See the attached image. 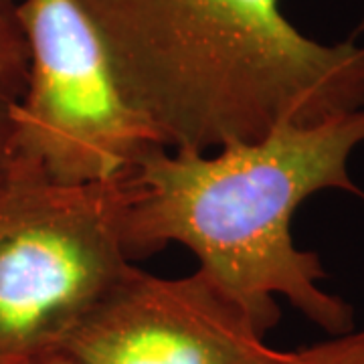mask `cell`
Returning <instances> with one entry per match:
<instances>
[{
    "label": "cell",
    "mask_w": 364,
    "mask_h": 364,
    "mask_svg": "<svg viewBox=\"0 0 364 364\" xmlns=\"http://www.w3.org/2000/svg\"><path fill=\"white\" fill-rule=\"evenodd\" d=\"M124 178L55 184L13 166L0 184V364L61 348L132 265Z\"/></svg>",
    "instance_id": "3"
},
{
    "label": "cell",
    "mask_w": 364,
    "mask_h": 364,
    "mask_svg": "<svg viewBox=\"0 0 364 364\" xmlns=\"http://www.w3.org/2000/svg\"><path fill=\"white\" fill-rule=\"evenodd\" d=\"M18 4L0 0V184L13 166L14 117L28 83V45Z\"/></svg>",
    "instance_id": "6"
},
{
    "label": "cell",
    "mask_w": 364,
    "mask_h": 364,
    "mask_svg": "<svg viewBox=\"0 0 364 364\" xmlns=\"http://www.w3.org/2000/svg\"><path fill=\"white\" fill-rule=\"evenodd\" d=\"M286 364H364V328L286 352Z\"/></svg>",
    "instance_id": "7"
},
{
    "label": "cell",
    "mask_w": 364,
    "mask_h": 364,
    "mask_svg": "<svg viewBox=\"0 0 364 364\" xmlns=\"http://www.w3.org/2000/svg\"><path fill=\"white\" fill-rule=\"evenodd\" d=\"M26 364H81L73 356V354H69L67 350L63 348H55V350H49V352H43L39 354L37 358H33L31 363Z\"/></svg>",
    "instance_id": "8"
},
{
    "label": "cell",
    "mask_w": 364,
    "mask_h": 364,
    "mask_svg": "<svg viewBox=\"0 0 364 364\" xmlns=\"http://www.w3.org/2000/svg\"><path fill=\"white\" fill-rule=\"evenodd\" d=\"M126 104L207 154L364 109V45L306 37L279 0H75Z\"/></svg>",
    "instance_id": "1"
},
{
    "label": "cell",
    "mask_w": 364,
    "mask_h": 364,
    "mask_svg": "<svg viewBox=\"0 0 364 364\" xmlns=\"http://www.w3.org/2000/svg\"><path fill=\"white\" fill-rule=\"evenodd\" d=\"M360 28H364V21H363V26H360Z\"/></svg>",
    "instance_id": "9"
},
{
    "label": "cell",
    "mask_w": 364,
    "mask_h": 364,
    "mask_svg": "<svg viewBox=\"0 0 364 364\" xmlns=\"http://www.w3.org/2000/svg\"><path fill=\"white\" fill-rule=\"evenodd\" d=\"M61 348L81 364H286L203 269L166 279L130 265Z\"/></svg>",
    "instance_id": "5"
},
{
    "label": "cell",
    "mask_w": 364,
    "mask_h": 364,
    "mask_svg": "<svg viewBox=\"0 0 364 364\" xmlns=\"http://www.w3.org/2000/svg\"><path fill=\"white\" fill-rule=\"evenodd\" d=\"M360 144L364 109L277 128L215 154L158 150L124 178L126 255L146 257L170 243L188 247L198 269L239 304L261 336L279 324L275 296L330 336L346 334L354 310L320 287L324 267L316 253L296 247L291 219L308 196L328 188L364 200L348 172Z\"/></svg>",
    "instance_id": "2"
},
{
    "label": "cell",
    "mask_w": 364,
    "mask_h": 364,
    "mask_svg": "<svg viewBox=\"0 0 364 364\" xmlns=\"http://www.w3.org/2000/svg\"><path fill=\"white\" fill-rule=\"evenodd\" d=\"M18 14L28 83L14 117L13 166L55 184L116 182L166 148L122 97L75 0H21Z\"/></svg>",
    "instance_id": "4"
}]
</instances>
